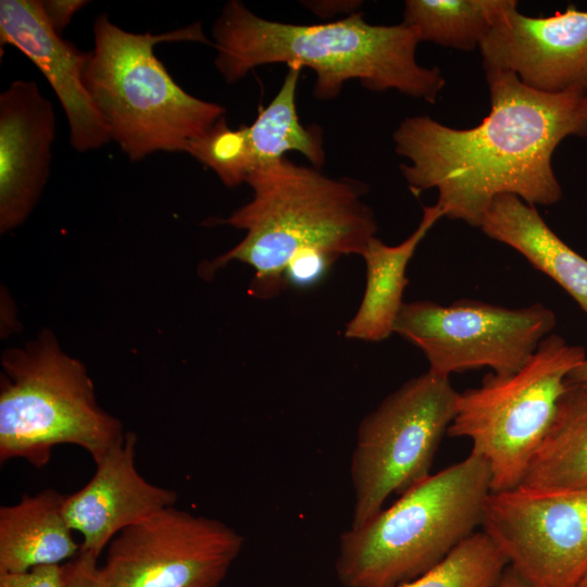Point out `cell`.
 <instances>
[{
	"mask_svg": "<svg viewBox=\"0 0 587 587\" xmlns=\"http://www.w3.org/2000/svg\"><path fill=\"white\" fill-rule=\"evenodd\" d=\"M485 77L490 111L480 124L453 128L416 115L392 135L396 153L409 161L400 170L412 192L435 188L444 216L476 227L501 195L534 207L557 203L553 152L570 136L587 137L583 90L545 93L498 70H485Z\"/></svg>",
	"mask_w": 587,
	"mask_h": 587,
	"instance_id": "6da1fadb",
	"label": "cell"
},
{
	"mask_svg": "<svg viewBox=\"0 0 587 587\" xmlns=\"http://www.w3.org/2000/svg\"><path fill=\"white\" fill-rule=\"evenodd\" d=\"M211 34L214 65L228 84L258 66L285 63L314 71L317 100L336 98L350 79L370 91L394 89L430 103L445 86L438 67L416 61L420 40L412 28L403 23L373 25L361 12L335 22L291 24L263 18L230 0Z\"/></svg>",
	"mask_w": 587,
	"mask_h": 587,
	"instance_id": "7a4b0ae2",
	"label": "cell"
},
{
	"mask_svg": "<svg viewBox=\"0 0 587 587\" xmlns=\"http://www.w3.org/2000/svg\"><path fill=\"white\" fill-rule=\"evenodd\" d=\"M246 183L252 199L220 222L246 235L207 270L232 261L248 264L254 270L249 287L254 297L268 299L284 290L287 265L302 254L321 252L335 261L361 255L375 237L377 222L359 180L333 178L285 157L258 166Z\"/></svg>",
	"mask_w": 587,
	"mask_h": 587,
	"instance_id": "3957f363",
	"label": "cell"
},
{
	"mask_svg": "<svg viewBox=\"0 0 587 587\" xmlns=\"http://www.w3.org/2000/svg\"><path fill=\"white\" fill-rule=\"evenodd\" d=\"M93 41L84 84L111 140L129 160L159 151L185 152L189 140L225 114L223 105L178 86L154 54V46L161 42L212 45L199 23L162 34H137L100 14L93 23Z\"/></svg>",
	"mask_w": 587,
	"mask_h": 587,
	"instance_id": "277c9868",
	"label": "cell"
},
{
	"mask_svg": "<svg viewBox=\"0 0 587 587\" xmlns=\"http://www.w3.org/2000/svg\"><path fill=\"white\" fill-rule=\"evenodd\" d=\"M490 480L488 463L471 452L349 527L335 561L341 587H396L439 564L482 526Z\"/></svg>",
	"mask_w": 587,
	"mask_h": 587,
	"instance_id": "5b68a950",
	"label": "cell"
},
{
	"mask_svg": "<svg viewBox=\"0 0 587 587\" xmlns=\"http://www.w3.org/2000/svg\"><path fill=\"white\" fill-rule=\"evenodd\" d=\"M0 462L22 459L37 469L59 445H74L98 462L121 445L126 432L97 402L85 365L42 330L1 358Z\"/></svg>",
	"mask_w": 587,
	"mask_h": 587,
	"instance_id": "8992f818",
	"label": "cell"
},
{
	"mask_svg": "<svg viewBox=\"0 0 587 587\" xmlns=\"http://www.w3.org/2000/svg\"><path fill=\"white\" fill-rule=\"evenodd\" d=\"M586 358L583 347L550 334L516 372H491L478 387L459 392L447 434L471 440V452L489 465L491 491L522 483L553 422L567 374Z\"/></svg>",
	"mask_w": 587,
	"mask_h": 587,
	"instance_id": "52a82bcc",
	"label": "cell"
},
{
	"mask_svg": "<svg viewBox=\"0 0 587 587\" xmlns=\"http://www.w3.org/2000/svg\"><path fill=\"white\" fill-rule=\"evenodd\" d=\"M458 398L449 377L427 371L407 380L363 417L350 459V527L362 526L391 495H403L432 474Z\"/></svg>",
	"mask_w": 587,
	"mask_h": 587,
	"instance_id": "ba28073f",
	"label": "cell"
},
{
	"mask_svg": "<svg viewBox=\"0 0 587 587\" xmlns=\"http://www.w3.org/2000/svg\"><path fill=\"white\" fill-rule=\"evenodd\" d=\"M555 323L554 312L541 303L507 308L472 299L448 305L419 300L403 303L394 333L419 347L435 374L489 367L508 375L526 363Z\"/></svg>",
	"mask_w": 587,
	"mask_h": 587,
	"instance_id": "9c48e42d",
	"label": "cell"
},
{
	"mask_svg": "<svg viewBox=\"0 0 587 587\" xmlns=\"http://www.w3.org/2000/svg\"><path fill=\"white\" fill-rule=\"evenodd\" d=\"M243 542L222 521L172 505L118 533L100 570L110 587H220Z\"/></svg>",
	"mask_w": 587,
	"mask_h": 587,
	"instance_id": "30bf717a",
	"label": "cell"
},
{
	"mask_svg": "<svg viewBox=\"0 0 587 587\" xmlns=\"http://www.w3.org/2000/svg\"><path fill=\"white\" fill-rule=\"evenodd\" d=\"M482 529L533 587H574L587 573V489L491 491Z\"/></svg>",
	"mask_w": 587,
	"mask_h": 587,
	"instance_id": "8fae6325",
	"label": "cell"
},
{
	"mask_svg": "<svg viewBox=\"0 0 587 587\" xmlns=\"http://www.w3.org/2000/svg\"><path fill=\"white\" fill-rule=\"evenodd\" d=\"M479 51L485 70L513 73L536 91L587 93V11L571 4L547 17H532L508 0Z\"/></svg>",
	"mask_w": 587,
	"mask_h": 587,
	"instance_id": "7c38bea8",
	"label": "cell"
},
{
	"mask_svg": "<svg viewBox=\"0 0 587 587\" xmlns=\"http://www.w3.org/2000/svg\"><path fill=\"white\" fill-rule=\"evenodd\" d=\"M136 445V434L126 432L123 442L95 463L90 480L64 498L65 520L83 538L79 552L97 561L118 533L178 499L176 491L140 475Z\"/></svg>",
	"mask_w": 587,
	"mask_h": 587,
	"instance_id": "4fadbf2b",
	"label": "cell"
},
{
	"mask_svg": "<svg viewBox=\"0 0 587 587\" xmlns=\"http://www.w3.org/2000/svg\"><path fill=\"white\" fill-rule=\"evenodd\" d=\"M55 137L52 103L36 82L16 79L0 93V232L22 225L48 182Z\"/></svg>",
	"mask_w": 587,
	"mask_h": 587,
	"instance_id": "5bb4252c",
	"label": "cell"
},
{
	"mask_svg": "<svg viewBox=\"0 0 587 587\" xmlns=\"http://www.w3.org/2000/svg\"><path fill=\"white\" fill-rule=\"evenodd\" d=\"M0 41L23 52L46 77L66 115L70 141L76 151L87 152L111 141L84 84L87 52L53 30L41 1L1 0Z\"/></svg>",
	"mask_w": 587,
	"mask_h": 587,
	"instance_id": "9a60e30c",
	"label": "cell"
},
{
	"mask_svg": "<svg viewBox=\"0 0 587 587\" xmlns=\"http://www.w3.org/2000/svg\"><path fill=\"white\" fill-rule=\"evenodd\" d=\"M479 228L552 278L587 315V260L553 233L534 205L513 195L498 196Z\"/></svg>",
	"mask_w": 587,
	"mask_h": 587,
	"instance_id": "2e32d148",
	"label": "cell"
},
{
	"mask_svg": "<svg viewBox=\"0 0 587 587\" xmlns=\"http://www.w3.org/2000/svg\"><path fill=\"white\" fill-rule=\"evenodd\" d=\"M64 498L47 488L0 508V573L62 564L78 555L80 544L63 514Z\"/></svg>",
	"mask_w": 587,
	"mask_h": 587,
	"instance_id": "e0dca14e",
	"label": "cell"
},
{
	"mask_svg": "<svg viewBox=\"0 0 587 587\" xmlns=\"http://www.w3.org/2000/svg\"><path fill=\"white\" fill-rule=\"evenodd\" d=\"M441 217L444 212L438 204L426 205L419 226L401 243L388 246L376 237L367 242L361 254L366 265L365 290L357 313L347 324V338L380 341L394 333L409 283L407 266L420 242Z\"/></svg>",
	"mask_w": 587,
	"mask_h": 587,
	"instance_id": "ac0fdd59",
	"label": "cell"
},
{
	"mask_svg": "<svg viewBox=\"0 0 587 587\" xmlns=\"http://www.w3.org/2000/svg\"><path fill=\"white\" fill-rule=\"evenodd\" d=\"M519 486L587 489V394L566 382L553 422Z\"/></svg>",
	"mask_w": 587,
	"mask_h": 587,
	"instance_id": "d6986e66",
	"label": "cell"
},
{
	"mask_svg": "<svg viewBox=\"0 0 587 587\" xmlns=\"http://www.w3.org/2000/svg\"><path fill=\"white\" fill-rule=\"evenodd\" d=\"M300 72L299 66H288L275 97L266 107H260L255 120L248 126L258 166L276 162L291 151L301 153L316 170L325 163L322 129L302 125L297 113Z\"/></svg>",
	"mask_w": 587,
	"mask_h": 587,
	"instance_id": "ffe728a7",
	"label": "cell"
},
{
	"mask_svg": "<svg viewBox=\"0 0 587 587\" xmlns=\"http://www.w3.org/2000/svg\"><path fill=\"white\" fill-rule=\"evenodd\" d=\"M508 0H408L402 23L420 42L471 51L479 48Z\"/></svg>",
	"mask_w": 587,
	"mask_h": 587,
	"instance_id": "44dd1931",
	"label": "cell"
},
{
	"mask_svg": "<svg viewBox=\"0 0 587 587\" xmlns=\"http://www.w3.org/2000/svg\"><path fill=\"white\" fill-rule=\"evenodd\" d=\"M509 562L482 530L457 546L439 564L396 587H492Z\"/></svg>",
	"mask_w": 587,
	"mask_h": 587,
	"instance_id": "7402d4cb",
	"label": "cell"
},
{
	"mask_svg": "<svg viewBox=\"0 0 587 587\" xmlns=\"http://www.w3.org/2000/svg\"><path fill=\"white\" fill-rule=\"evenodd\" d=\"M185 152L215 172L228 188L246 183L258 166L248 126L230 128L225 115L189 140Z\"/></svg>",
	"mask_w": 587,
	"mask_h": 587,
	"instance_id": "603a6c76",
	"label": "cell"
},
{
	"mask_svg": "<svg viewBox=\"0 0 587 587\" xmlns=\"http://www.w3.org/2000/svg\"><path fill=\"white\" fill-rule=\"evenodd\" d=\"M0 587H65L64 563L40 565L24 572L0 573Z\"/></svg>",
	"mask_w": 587,
	"mask_h": 587,
	"instance_id": "cb8c5ba5",
	"label": "cell"
},
{
	"mask_svg": "<svg viewBox=\"0 0 587 587\" xmlns=\"http://www.w3.org/2000/svg\"><path fill=\"white\" fill-rule=\"evenodd\" d=\"M65 587H110L105 582L98 561L84 554L64 563Z\"/></svg>",
	"mask_w": 587,
	"mask_h": 587,
	"instance_id": "d4e9b609",
	"label": "cell"
},
{
	"mask_svg": "<svg viewBox=\"0 0 587 587\" xmlns=\"http://www.w3.org/2000/svg\"><path fill=\"white\" fill-rule=\"evenodd\" d=\"M85 0H46L41 1L43 14L53 30L62 36L74 14L88 4Z\"/></svg>",
	"mask_w": 587,
	"mask_h": 587,
	"instance_id": "484cf974",
	"label": "cell"
},
{
	"mask_svg": "<svg viewBox=\"0 0 587 587\" xmlns=\"http://www.w3.org/2000/svg\"><path fill=\"white\" fill-rule=\"evenodd\" d=\"M492 587H533L512 566L508 565Z\"/></svg>",
	"mask_w": 587,
	"mask_h": 587,
	"instance_id": "4316f807",
	"label": "cell"
},
{
	"mask_svg": "<svg viewBox=\"0 0 587 587\" xmlns=\"http://www.w3.org/2000/svg\"><path fill=\"white\" fill-rule=\"evenodd\" d=\"M566 382L577 386L587 394V358L567 374Z\"/></svg>",
	"mask_w": 587,
	"mask_h": 587,
	"instance_id": "83f0119b",
	"label": "cell"
},
{
	"mask_svg": "<svg viewBox=\"0 0 587 587\" xmlns=\"http://www.w3.org/2000/svg\"><path fill=\"white\" fill-rule=\"evenodd\" d=\"M579 114L587 120V93L583 97L579 103Z\"/></svg>",
	"mask_w": 587,
	"mask_h": 587,
	"instance_id": "f1b7e54d",
	"label": "cell"
},
{
	"mask_svg": "<svg viewBox=\"0 0 587 587\" xmlns=\"http://www.w3.org/2000/svg\"><path fill=\"white\" fill-rule=\"evenodd\" d=\"M574 587H587V573L579 579Z\"/></svg>",
	"mask_w": 587,
	"mask_h": 587,
	"instance_id": "f546056e",
	"label": "cell"
}]
</instances>
